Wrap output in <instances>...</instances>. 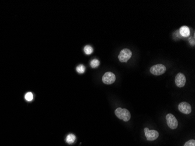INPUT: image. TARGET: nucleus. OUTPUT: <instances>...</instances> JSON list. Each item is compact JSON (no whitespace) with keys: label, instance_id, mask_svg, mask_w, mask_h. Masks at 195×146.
<instances>
[{"label":"nucleus","instance_id":"obj_1","mask_svg":"<svg viewBox=\"0 0 195 146\" xmlns=\"http://www.w3.org/2000/svg\"><path fill=\"white\" fill-rule=\"evenodd\" d=\"M116 116L120 119L124 121L125 122L129 121L131 118V115L130 112L126 109H122L118 108L115 110Z\"/></svg>","mask_w":195,"mask_h":146},{"label":"nucleus","instance_id":"obj_2","mask_svg":"<svg viewBox=\"0 0 195 146\" xmlns=\"http://www.w3.org/2000/svg\"><path fill=\"white\" fill-rule=\"evenodd\" d=\"M132 53L131 50L128 49H123L119 53L118 58L120 62L126 63L132 57Z\"/></svg>","mask_w":195,"mask_h":146},{"label":"nucleus","instance_id":"obj_3","mask_svg":"<svg viewBox=\"0 0 195 146\" xmlns=\"http://www.w3.org/2000/svg\"><path fill=\"white\" fill-rule=\"evenodd\" d=\"M166 67L163 64H156L152 66L150 68V72L151 74L156 75H160L163 74L166 71Z\"/></svg>","mask_w":195,"mask_h":146},{"label":"nucleus","instance_id":"obj_4","mask_svg":"<svg viewBox=\"0 0 195 146\" xmlns=\"http://www.w3.org/2000/svg\"><path fill=\"white\" fill-rule=\"evenodd\" d=\"M166 119H167V123L168 126L171 129H175L176 128H178V121L172 114H168L166 116Z\"/></svg>","mask_w":195,"mask_h":146},{"label":"nucleus","instance_id":"obj_5","mask_svg":"<svg viewBox=\"0 0 195 146\" xmlns=\"http://www.w3.org/2000/svg\"><path fill=\"white\" fill-rule=\"evenodd\" d=\"M145 136L149 141H153L156 140L159 136V133L155 130H149V128H146L144 129Z\"/></svg>","mask_w":195,"mask_h":146},{"label":"nucleus","instance_id":"obj_6","mask_svg":"<svg viewBox=\"0 0 195 146\" xmlns=\"http://www.w3.org/2000/svg\"><path fill=\"white\" fill-rule=\"evenodd\" d=\"M116 80L115 75L112 72H106L102 77L103 83L105 84H112Z\"/></svg>","mask_w":195,"mask_h":146},{"label":"nucleus","instance_id":"obj_7","mask_svg":"<svg viewBox=\"0 0 195 146\" xmlns=\"http://www.w3.org/2000/svg\"><path fill=\"white\" fill-rule=\"evenodd\" d=\"M179 111L184 114H189L192 112V108L189 104L186 102H182L178 105Z\"/></svg>","mask_w":195,"mask_h":146},{"label":"nucleus","instance_id":"obj_8","mask_svg":"<svg viewBox=\"0 0 195 146\" xmlns=\"http://www.w3.org/2000/svg\"><path fill=\"white\" fill-rule=\"evenodd\" d=\"M186 83V77L182 73H178L175 77V84L178 87L181 88L185 86Z\"/></svg>","mask_w":195,"mask_h":146},{"label":"nucleus","instance_id":"obj_9","mask_svg":"<svg viewBox=\"0 0 195 146\" xmlns=\"http://www.w3.org/2000/svg\"><path fill=\"white\" fill-rule=\"evenodd\" d=\"M180 34L182 36L187 37H188L190 35V29L188 26H184L181 28L180 30Z\"/></svg>","mask_w":195,"mask_h":146},{"label":"nucleus","instance_id":"obj_10","mask_svg":"<svg viewBox=\"0 0 195 146\" xmlns=\"http://www.w3.org/2000/svg\"><path fill=\"white\" fill-rule=\"evenodd\" d=\"M75 139H76L75 136L74 135L71 133V134H69L67 136V138L65 139V141L68 144H73L75 141Z\"/></svg>","mask_w":195,"mask_h":146},{"label":"nucleus","instance_id":"obj_11","mask_svg":"<svg viewBox=\"0 0 195 146\" xmlns=\"http://www.w3.org/2000/svg\"><path fill=\"white\" fill-rule=\"evenodd\" d=\"M84 51L86 54L89 55L92 53V52L94 51V49L90 45H87L84 47Z\"/></svg>","mask_w":195,"mask_h":146},{"label":"nucleus","instance_id":"obj_12","mask_svg":"<svg viewBox=\"0 0 195 146\" xmlns=\"http://www.w3.org/2000/svg\"><path fill=\"white\" fill-rule=\"evenodd\" d=\"M76 70L79 74H83L85 71V67L82 64H80L77 67Z\"/></svg>","mask_w":195,"mask_h":146},{"label":"nucleus","instance_id":"obj_13","mask_svg":"<svg viewBox=\"0 0 195 146\" xmlns=\"http://www.w3.org/2000/svg\"><path fill=\"white\" fill-rule=\"evenodd\" d=\"M99 61L98 59H94L91 61L90 65L92 68H96L99 66Z\"/></svg>","mask_w":195,"mask_h":146},{"label":"nucleus","instance_id":"obj_14","mask_svg":"<svg viewBox=\"0 0 195 146\" xmlns=\"http://www.w3.org/2000/svg\"><path fill=\"white\" fill-rule=\"evenodd\" d=\"M25 99L27 101H32L33 99V94L30 92H27L25 95Z\"/></svg>","mask_w":195,"mask_h":146},{"label":"nucleus","instance_id":"obj_15","mask_svg":"<svg viewBox=\"0 0 195 146\" xmlns=\"http://www.w3.org/2000/svg\"><path fill=\"white\" fill-rule=\"evenodd\" d=\"M184 146H195V140H191L185 143Z\"/></svg>","mask_w":195,"mask_h":146}]
</instances>
